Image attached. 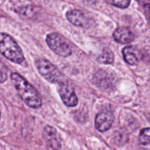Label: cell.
Instances as JSON below:
<instances>
[{
    "label": "cell",
    "mask_w": 150,
    "mask_h": 150,
    "mask_svg": "<svg viewBox=\"0 0 150 150\" xmlns=\"http://www.w3.org/2000/svg\"><path fill=\"white\" fill-rule=\"evenodd\" d=\"M10 78L19 96L26 105L33 108L41 106L42 100L39 93L31 83L17 73H12Z\"/></svg>",
    "instance_id": "cell-1"
},
{
    "label": "cell",
    "mask_w": 150,
    "mask_h": 150,
    "mask_svg": "<svg viewBox=\"0 0 150 150\" xmlns=\"http://www.w3.org/2000/svg\"><path fill=\"white\" fill-rule=\"evenodd\" d=\"M67 20L76 26L87 28L91 25L92 21L86 13L79 10H72L66 13Z\"/></svg>",
    "instance_id": "cell-7"
},
{
    "label": "cell",
    "mask_w": 150,
    "mask_h": 150,
    "mask_svg": "<svg viewBox=\"0 0 150 150\" xmlns=\"http://www.w3.org/2000/svg\"><path fill=\"white\" fill-rule=\"evenodd\" d=\"M0 117H1V114H0Z\"/></svg>",
    "instance_id": "cell-15"
},
{
    "label": "cell",
    "mask_w": 150,
    "mask_h": 150,
    "mask_svg": "<svg viewBox=\"0 0 150 150\" xmlns=\"http://www.w3.org/2000/svg\"><path fill=\"white\" fill-rule=\"evenodd\" d=\"M7 79V68L5 65L0 61V83L5 81Z\"/></svg>",
    "instance_id": "cell-14"
},
{
    "label": "cell",
    "mask_w": 150,
    "mask_h": 150,
    "mask_svg": "<svg viewBox=\"0 0 150 150\" xmlns=\"http://www.w3.org/2000/svg\"><path fill=\"white\" fill-rule=\"evenodd\" d=\"M99 62L103 64H112L114 61V56L111 49L108 48H105L103 50L100 55L97 59Z\"/></svg>",
    "instance_id": "cell-11"
},
{
    "label": "cell",
    "mask_w": 150,
    "mask_h": 150,
    "mask_svg": "<svg viewBox=\"0 0 150 150\" xmlns=\"http://www.w3.org/2000/svg\"><path fill=\"white\" fill-rule=\"evenodd\" d=\"M139 141L140 144L143 146H146V147H149V128L143 129L141 131L140 136H139Z\"/></svg>",
    "instance_id": "cell-12"
},
{
    "label": "cell",
    "mask_w": 150,
    "mask_h": 150,
    "mask_svg": "<svg viewBox=\"0 0 150 150\" xmlns=\"http://www.w3.org/2000/svg\"><path fill=\"white\" fill-rule=\"evenodd\" d=\"M113 38L119 43L127 44L134 40L135 35L127 28L120 27L114 32Z\"/></svg>",
    "instance_id": "cell-9"
},
{
    "label": "cell",
    "mask_w": 150,
    "mask_h": 150,
    "mask_svg": "<svg viewBox=\"0 0 150 150\" xmlns=\"http://www.w3.org/2000/svg\"><path fill=\"white\" fill-rule=\"evenodd\" d=\"M58 92L62 100L67 106L74 107L79 103V100L73 89L66 82L62 81L59 82Z\"/></svg>",
    "instance_id": "cell-5"
},
{
    "label": "cell",
    "mask_w": 150,
    "mask_h": 150,
    "mask_svg": "<svg viewBox=\"0 0 150 150\" xmlns=\"http://www.w3.org/2000/svg\"><path fill=\"white\" fill-rule=\"evenodd\" d=\"M0 53L7 59L17 64L24 62L21 48L10 35L6 33H0Z\"/></svg>",
    "instance_id": "cell-2"
},
{
    "label": "cell",
    "mask_w": 150,
    "mask_h": 150,
    "mask_svg": "<svg viewBox=\"0 0 150 150\" xmlns=\"http://www.w3.org/2000/svg\"><path fill=\"white\" fill-rule=\"evenodd\" d=\"M36 67L41 76L48 81L51 83H59L61 81V73L48 60L45 59H39L36 61Z\"/></svg>",
    "instance_id": "cell-4"
},
{
    "label": "cell",
    "mask_w": 150,
    "mask_h": 150,
    "mask_svg": "<svg viewBox=\"0 0 150 150\" xmlns=\"http://www.w3.org/2000/svg\"><path fill=\"white\" fill-rule=\"evenodd\" d=\"M114 119V115L109 111L100 113L95 118V127L100 132L107 131L112 126Z\"/></svg>",
    "instance_id": "cell-8"
},
{
    "label": "cell",
    "mask_w": 150,
    "mask_h": 150,
    "mask_svg": "<svg viewBox=\"0 0 150 150\" xmlns=\"http://www.w3.org/2000/svg\"><path fill=\"white\" fill-rule=\"evenodd\" d=\"M106 2L114 6H116V7H120V8H126V7H128L130 1L129 0H122V1L109 0V1H106Z\"/></svg>",
    "instance_id": "cell-13"
},
{
    "label": "cell",
    "mask_w": 150,
    "mask_h": 150,
    "mask_svg": "<svg viewBox=\"0 0 150 150\" xmlns=\"http://www.w3.org/2000/svg\"><path fill=\"white\" fill-rule=\"evenodd\" d=\"M46 42L55 54L63 57L71 55V46L65 38L59 34L55 32L48 34L46 38Z\"/></svg>",
    "instance_id": "cell-3"
},
{
    "label": "cell",
    "mask_w": 150,
    "mask_h": 150,
    "mask_svg": "<svg viewBox=\"0 0 150 150\" xmlns=\"http://www.w3.org/2000/svg\"><path fill=\"white\" fill-rule=\"evenodd\" d=\"M122 54L125 61L130 65H136L139 63L137 51L133 46H127L123 48Z\"/></svg>",
    "instance_id": "cell-10"
},
{
    "label": "cell",
    "mask_w": 150,
    "mask_h": 150,
    "mask_svg": "<svg viewBox=\"0 0 150 150\" xmlns=\"http://www.w3.org/2000/svg\"><path fill=\"white\" fill-rule=\"evenodd\" d=\"M42 137L46 143L47 150H60L61 142L57 131L50 125L45 126L42 132Z\"/></svg>",
    "instance_id": "cell-6"
}]
</instances>
